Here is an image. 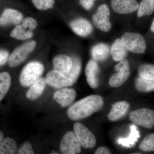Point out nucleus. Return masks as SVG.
Returning <instances> with one entry per match:
<instances>
[{
    "mask_svg": "<svg viewBox=\"0 0 154 154\" xmlns=\"http://www.w3.org/2000/svg\"><path fill=\"white\" fill-rule=\"evenodd\" d=\"M130 133L126 138H119L117 140V143L122 146L131 148L135 145L140 137V134L135 125L132 124L130 126Z\"/></svg>",
    "mask_w": 154,
    "mask_h": 154,
    "instance_id": "6ab92c4d",
    "label": "nucleus"
},
{
    "mask_svg": "<svg viewBox=\"0 0 154 154\" xmlns=\"http://www.w3.org/2000/svg\"><path fill=\"white\" fill-rule=\"evenodd\" d=\"M99 66L96 61L90 60L86 66L85 74L88 85L92 88H96L99 85Z\"/></svg>",
    "mask_w": 154,
    "mask_h": 154,
    "instance_id": "dca6fc26",
    "label": "nucleus"
},
{
    "mask_svg": "<svg viewBox=\"0 0 154 154\" xmlns=\"http://www.w3.org/2000/svg\"><path fill=\"white\" fill-rule=\"evenodd\" d=\"M70 26L76 34L84 37L90 35L93 31L91 23L84 19H77L72 21Z\"/></svg>",
    "mask_w": 154,
    "mask_h": 154,
    "instance_id": "f3484780",
    "label": "nucleus"
},
{
    "mask_svg": "<svg viewBox=\"0 0 154 154\" xmlns=\"http://www.w3.org/2000/svg\"><path fill=\"white\" fill-rule=\"evenodd\" d=\"M111 56L113 60L119 61L124 59L127 54V49L121 39L118 38L114 42L111 47Z\"/></svg>",
    "mask_w": 154,
    "mask_h": 154,
    "instance_id": "412c9836",
    "label": "nucleus"
},
{
    "mask_svg": "<svg viewBox=\"0 0 154 154\" xmlns=\"http://www.w3.org/2000/svg\"><path fill=\"white\" fill-rule=\"evenodd\" d=\"M129 104L126 101L116 102L111 107L107 117L111 121H116L124 117L129 108Z\"/></svg>",
    "mask_w": 154,
    "mask_h": 154,
    "instance_id": "2eb2a0df",
    "label": "nucleus"
},
{
    "mask_svg": "<svg viewBox=\"0 0 154 154\" xmlns=\"http://www.w3.org/2000/svg\"><path fill=\"white\" fill-rule=\"evenodd\" d=\"M109 46L104 43H100L94 46L91 50V55L95 61H102L105 60L109 55Z\"/></svg>",
    "mask_w": 154,
    "mask_h": 154,
    "instance_id": "4be33fe9",
    "label": "nucleus"
},
{
    "mask_svg": "<svg viewBox=\"0 0 154 154\" xmlns=\"http://www.w3.org/2000/svg\"><path fill=\"white\" fill-rule=\"evenodd\" d=\"M75 134L81 146L85 149L93 148L96 144L95 135L85 125L77 122L74 125Z\"/></svg>",
    "mask_w": 154,
    "mask_h": 154,
    "instance_id": "0eeeda50",
    "label": "nucleus"
},
{
    "mask_svg": "<svg viewBox=\"0 0 154 154\" xmlns=\"http://www.w3.org/2000/svg\"><path fill=\"white\" fill-rule=\"evenodd\" d=\"M46 83L48 85L55 89H60L72 85L73 82L66 75L53 70L47 74Z\"/></svg>",
    "mask_w": 154,
    "mask_h": 154,
    "instance_id": "9d476101",
    "label": "nucleus"
},
{
    "mask_svg": "<svg viewBox=\"0 0 154 154\" xmlns=\"http://www.w3.org/2000/svg\"><path fill=\"white\" fill-rule=\"evenodd\" d=\"M3 137H4V134L3 132L0 131V141L3 139Z\"/></svg>",
    "mask_w": 154,
    "mask_h": 154,
    "instance_id": "c9c22d12",
    "label": "nucleus"
},
{
    "mask_svg": "<svg viewBox=\"0 0 154 154\" xmlns=\"http://www.w3.org/2000/svg\"><path fill=\"white\" fill-rule=\"evenodd\" d=\"M81 146L74 132L68 131L63 136L60 143V150L63 154H76L81 151Z\"/></svg>",
    "mask_w": 154,
    "mask_h": 154,
    "instance_id": "6e6552de",
    "label": "nucleus"
},
{
    "mask_svg": "<svg viewBox=\"0 0 154 154\" xmlns=\"http://www.w3.org/2000/svg\"><path fill=\"white\" fill-rule=\"evenodd\" d=\"M23 16L21 12L12 9H6L0 17V26L10 24L17 25L22 22Z\"/></svg>",
    "mask_w": 154,
    "mask_h": 154,
    "instance_id": "4468645a",
    "label": "nucleus"
},
{
    "mask_svg": "<svg viewBox=\"0 0 154 154\" xmlns=\"http://www.w3.org/2000/svg\"><path fill=\"white\" fill-rule=\"evenodd\" d=\"M43 65L37 61H32L27 64L22 69L19 77V82L23 87H30L43 74Z\"/></svg>",
    "mask_w": 154,
    "mask_h": 154,
    "instance_id": "f03ea898",
    "label": "nucleus"
},
{
    "mask_svg": "<svg viewBox=\"0 0 154 154\" xmlns=\"http://www.w3.org/2000/svg\"><path fill=\"white\" fill-rule=\"evenodd\" d=\"M111 4L113 11L121 14L133 13L139 5L136 0H111Z\"/></svg>",
    "mask_w": 154,
    "mask_h": 154,
    "instance_id": "9b49d317",
    "label": "nucleus"
},
{
    "mask_svg": "<svg viewBox=\"0 0 154 154\" xmlns=\"http://www.w3.org/2000/svg\"><path fill=\"white\" fill-rule=\"evenodd\" d=\"M18 154H34L32 146L29 143L26 142L19 149Z\"/></svg>",
    "mask_w": 154,
    "mask_h": 154,
    "instance_id": "7c9ffc66",
    "label": "nucleus"
},
{
    "mask_svg": "<svg viewBox=\"0 0 154 154\" xmlns=\"http://www.w3.org/2000/svg\"><path fill=\"white\" fill-rule=\"evenodd\" d=\"M130 119L134 124L151 129L154 127V111L144 108L134 110L130 113Z\"/></svg>",
    "mask_w": 154,
    "mask_h": 154,
    "instance_id": "20e7f679",
    "label": "nucleus"
},
{
    "mask_svg": "<svg viewBox=\"0 0 154 154\" xmlns=\"http://www.w3.org/2000/svg\"><path fill=\"white\" fill-rule=\"evenodd\" d=\"M139 148L144 152L154 151V133L148 135L143 140Z\"/></svg>",
    "mask_w": 154,
    "mask_h": 154,
    "instance_id": "c85d7f7f",
    "label": "nucleus"
},
{
    "mask_svg": "<svg viewBox=\"0 0 154 154\" xmlns=\"http://www.w3.org/2000/svg\"><path fill=\"white\" fill-rule=\"evenodd\" d=\"M17 149L16 141L11 138H5L0 141V154H14Z\"/></svg>",
    "mask_w": 154,
    "mask_h": 154,
    "instance_id": "5701e85b",
    "label": "nucleus"
},
{
    "mask_svg": "<svg viewBox=\"0 0 154 154\" xmlns=\"http://www.w3.org/2000/svg\"><path fill=\"white\" fill-rule=\"evenodd\" d=\"M11 83V75L7 72L0 73V101L8 91Z\"/></svg>",
    "mask_w": 154,
    "mask_h": 154,
    "instance_id": "b1692460",
    "label": "nucleus"
},
{
    "mask_svg": "<svg viewBox=\"0 0 154 154\" xmlns=\"http://www.w3.org/2000/svg\"><path fill=\"white\" fill-rule=\"evenodd\" d=\"M111 153V152L110 151L109 149L105 146L100 147L96 150L95 152V154H110Z\"/></svg>",
    "mask_w": 154,
    "mask_h": 154,
    "instance_id": "72a5a7b5",
    "label": "nucleus"
},
{
    "mask_svg": "<svg viewBox=\"0 0 154 154\" xmlns=\"http://www.w3.org/2000/svg\"><path fill=\"white\" fill-rule=\"evenodd\" d=\"M151 30L152 32L154 33V19L153 20L152 22L151 26Z\"/></svg>",
    "mask_w": 154,
    "mask_h": 154,
    "instance_id": "f704fd0d",
    "label": "nucleus"
},
{
    "mask_svg": "<svg viewBox=\"0 0 154 154\" xmlns=\"http://www.w3.org/2000/svg\"><path fill=\"white\" fill-rule=\"evenodd\" d=\"M154 11V0H142L138 8V17L151 15Z\"/></svg>",
    "mask_w": 154,
    "mask_h": 154,
    "instance_id": "393cba45",
    "label": "nucleus"
},
{
    "mask_svg": "<svg viewBox=\"0 0 154 154\" xmlns=\"http://www.w3.org/2000/svg\"><path fill=\"white\" fill-rule=\"evenodd\" d=\"M104 100L99 95H91L85 97L72 105L67 110L69 118L78 121L87 118L101 110Z\"/></svg>",
    "mask_w": 154,
    "mask_h": 154,
    "instance_id": "f257e3e1",
    "label": "nucleus"
},
{
    "mask_svg": "<svg viewBox=\"0 0 154 154\" xmlns=\"http://www.w3.org/2000/svg\"><path fill=\"white\" fill-rule=\"evenodd\" d=\"M36 45L35 41H30L17 47L9 57V66L11 67H15L22 63L26 59L29 54L34 49Z\"/></svg>",
    "mask_w": 154,
    "mask_h": 154,
    "instance_id": "39448f33",
    "label": "nucleus"
},
{
    "mask_svg": "<svg viewBox=\"0 0 154 154\" xmlns=\"http://www.w3.org/2000/svg\"><path fill=\"white\" fill-rule=\"evenodd\" d=\"M33 31L27 25L22 23V25H17L12 30L11 36L18 40H27L33 36Z\"/></svg>",
    "mask_w": 154,
    "mask_h": 154,
    "instance_id": "aec40b11",
    "label": "nucleus"
},
{
    "mask_svg": "<svg viewBox=\"0 0 154 154\" xmlns=\"http://www.w3.org/2000/svg\"><path fill=\"white\" fill-rule=\"evenodd\" d=\"M136 88L138 91L144 93L154 91V81L146 80L139 77L135 80Z\"/></svg>",
    "mask_w": 154,
    "mask_h": 154,
    "instance_id": "a878e982",
    "label": "nucleus"
},
{
    "mask_svg": "<svg viewBox=\"0 0 154 154\" xmlns=\"http://www.w3.org/2000/svg\"><path fill=\"white\" fill-rule=\"evenodd\" d=\"M139 76L145 79L154 81V65L145 64L138 69Z\"/></svg>",
    "mask_w": 154,
    "mask_h": 154,
    "instance_id": "bb28decb",
    "label": "nucleus"
},
{
    "mask_svg": "<svg viewBox=\"0 0 154 154\" xmlns=\"http://www.w3.org/2000/svg\"><path fill=\"white\" fill-rule=\"evenodd\" d=\"M34 6L39 10L45 11L53 7L55 0H31Z\"/></svg>",
    "mask_w": 154,
    "mask_h": 154,
    "instance_id": "c756f323",
    "label": "nucleus"
},
{
    "mask_svg": "<svg viewBox=\"0 0 154 154\" xmlns=\"http://www.w3.org/2000/svg\"><path fill=\"white\" fill-rule=\"evenodd\" d=\"M46 79L40 78L33 85L26 93V97L31 101L36 100L39 98L44 91L46 86Z\"/></svg>",
    "mask_w": 154,
    "mask_h": 154,
    "instance_id": "a211bd4d",
    "label": "nucleus"
},
{
    "mask_svg": "<svg viewBox=\"0 0 154 154\" xmlns=\"http://www.w3.org/2000/svg\"><path fill=\"white\" fill-rule=\"evenodd\" d=\"M110 17L109 8L107 5L103 4L99 6L96 14L93 16V22L99 30L108 32L111 28Z\"/></svg>",
    "mask_w": 154,
    "mask_h": 154,
    "instance_id": "1a4fd4ad",
    "label": "nucleus"
},
{
    "mask_svg": "<svg viewBox=\"0 0 154 154\" xmlns=\"http://www.w3.org/2000/svg\"><path fill=\"white\" fill-rule=\"evenodd\" d=\"M72 65L70 71L67 75L75 83L77 81L78 77L82 69V63L81 60L79 58L74 57L72 59Z\"/></svg>",
    "mask_w": 154,
    "mask_h": 154,
    "instance_id": "cd10ccee",
    "label": "nucleus"
},
{
    "mask_svg": "<svg viewBox=\"0 0 154 154\" xmlns=\"http://www.w3.org/2000/svg\"><path fill=\"white\" fill-rule=\"evenodd\" d=\"M76 93L72 88H60L54 94V99L62 107H67L74 101Z\"/></svg>",
    "mask_w": 154,
    "mask_h": 154,
    "instance_id": "f8f14e48",
    "label": "nucleus"
},
{
    "mask_svg": "<svg viewBox=\"0 0 154 154\" xmlns=\"http://www.w3.org/2000/svg\"><path fill=\"white\" fill-rule=\"evenodd\" d=\"M53 64L54 70L67 75L72 68V60L68 56L59 54L54 58Z\"/></svg>",
    "mask_w": 154,
    "mask_h": 154,
    "instance_id": "ddd939ff",
    "label": "nucleus"
},
{
    "mask_svg": "<svg viewBox=\"0 0 154 154\" xmlns=\"http://www.w3.org/2000/svg\"><path fill=\"white\" fill-rule=\"evenodd\" d=\"M96 0H80V3L85 10H91L94 5V2Z\"/></svg>",
    "mask_w": 154,
    "mask_h": 154,
    "instance_id": "2f4dec72",
    "label": "nucleus"
},
{
    "mask_svg": "<svg viewBox=\"0 0 154 154\" xmlns=\"http://www.w3.org/2000/svg\"><path fill=\"white\" fill-rule=\"evenodd\" d=\"M121 39L127 50L131 52L140 54L145 52V39L140 34L126 32L122 35Z\"/></svg>",
    "mask_w": 154,
    "mask_h": 154,
    "instance_id": "7ed1b4c3",
    "label": "nucleus"
},
{
    "mask_svg": "<svg viewBox=\"0 0 154 154\" xmlns=\"http://www.w3.org/2000/svg\"><path fill=\"white\" fill-rule=\"evenodd\" d=\"M9 59V53L5 50L0 51V66L5 64Z\"/></svg>",
    "mask_w": 154,
    "mask_h": 154,
    "instance_id": "473e14b6",
    "label": "nucleus"
},
{
    "mask_svg": "<svg viewBox=\"0 0 154 154\" xmlns=\"http://www.w3.org/2000/svg\"><path fill=\"white\" fill-rule=\"evenodd\" d=\"M117 73L113 75L109 80L110 85L113 88H118L128 79L130 75L129 63L125 59L119 61L116 65Z\"/></svg>",
    "mask_w": 154,
    "mask_h": 154,
    "instance_id": "423d86ee",
    "label": "nucleus"
}]
</instances>
